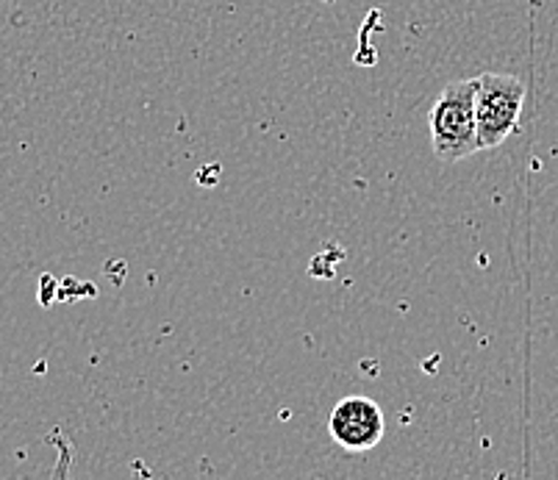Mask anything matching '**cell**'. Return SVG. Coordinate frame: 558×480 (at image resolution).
<instances>
[{"mask_svg":"<svg viewBox=\"0 0 558 480\" xmlns=\"http://www.w3.org/2000/svg\"><path fill=\"white\" fill-rule=\"evenodd\" d=\"M430 148L436 159L461 161L478 153V128H475V78L453 81L436 98L428 114Z\"/></svg>","mask_w":558,"mask_h":480,"instance_id":"6da1fadb","label":"cell"},{"mask_svg":"<svg viewBox=\"0 0 558 480\" xmlns=\"http://www.w3.org/2000/svg\"><path fill=\"white\" fill-rule=\"evenodd\" d=\"M525 84L517 75L484 73L475 78V128L481 150L504 145L520 125Z\"/></svg>","mask_w":558,"mask_h":480,"instance_id":"7a4b0ae2","label":"cell"},{"mask_svg":"<svg viewBox=\"0 0 558 480\" xmlns=\"http://www.w3.org/2000/svg\"><path fill=\"white\" fill-rule=\"evenodd\" d=\"M328 431H331L333 442L342 444L344 450L364 453V450L378 447V442L387 433V419H384L378 403L362 397V394H350L333 406Z\"/></svg>","mask_w":558,"mask_h":480,"instance_id":"3957f363","label":"cell"}]
</instances>
